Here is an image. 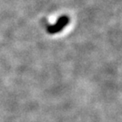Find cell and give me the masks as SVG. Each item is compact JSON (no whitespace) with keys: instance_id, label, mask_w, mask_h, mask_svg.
<instances>
[{"instance_id":"cell-1","label":"cell","mask_w":122,"mask_h":122,"mask_svg":"<svg viewBox=\"0 0 122 122\" xmlns=\"http://www.w3.org/2000/svg\"><path fill=\"white\" fill-rule=\"evenodd\" d=\"M67 23H68V19L66 17H62L57 21L55 25H51L49 26L48 28V31L50 33H56L58 31L61 30V29H63V27L66 25Z\"/></svg>"}]
</instances>
